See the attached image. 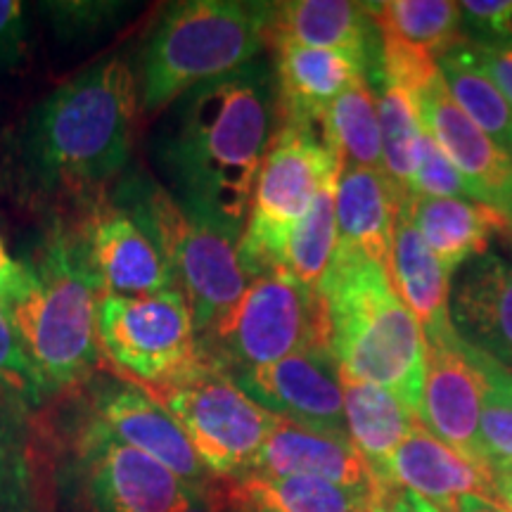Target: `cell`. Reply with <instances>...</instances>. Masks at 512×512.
Here are the masks:
<instances>
[{"label": "cell", "instance_id": "37", "mask_svg": "<svg viewBox=\"0 0 512 512\" xmlns=\"http://www.w3.org/2000/svg\"><path fill=\"white\" fill-rule=\"evenodd\" d=\"M34 458L38 456L31 408L22 399L0 389V470Z\"/></svg>", "mask_w": 512, "mask_h": 512}, {"label": "cell", "instance_id": "11", "mask_svg": "<svg viewBox=\"0 0 512 512\" xmlns=\"http://www.w3.org/2000/svg\"><path fill=\"white\" fill-rule=\"evenodd\" d=\"M72 465L93 512H185L197 494L93 413L76 430Z\"/></svg>", "mask_w": 512, "mask_h": 512}, {"label": "cell", "instance_id": "10", "mask_svg": "<svg viewBox=\"0 0 512 512\" xmlns=\"http://www.w3.org/2000/svg\"><path fill=\"white\" fill-rule=\"evenodd\" d=\"M98 347L117 375L147 392L181 380L202 361L188 299L176 287L143 297L102 294Z\"/></svg>", "mask_w": 512, "mask_h": 512}, {"label": "cell", "instance_id": "1", "mask_svg": "<svg viewBox=\"0 0 512 512\" xmlns=\"http://www.w3.org/2000/svg\"><path fill=\"white\" fill-rule=\"evenodd\" d=\"M273 119V72L254 60L181 95L155 138L157 166L174 200L235 242L273 143Z\"/></svg>", "mask_w": 512, "mask_h": 512}, {"label": "cell", "instance_id": "15", "mask_svg": "<svg viewBox=\"0 0 512 512\" xmlns=\"http://www.w3.org/2000/svg\"><path fill=\"white\" fill-rule=\"evenodd\" d=\"M425 389L420 425L470 463L486 465L482 453V380L467 356L458 332L446 339H427Z\"/></svg>", "mask_w": 512, "mask_h": 512}, {"label": "cell", "instance_id": "42", "mask_svg": "<svg viewBox=\"0 0 512 512\" xmlns=\"http://www.w3.org/2000/svg\"><path fill=\"white\" fill-rule=\"evenodd\" d=\"M373 512H441L434 508L432 503H427L425 498L413 494V491L401 489V486H387L380 501L373 508Z\"/></svg>", "mask_w": 512, "mask_h": 512}, {"label": "cell", "instance_id": "21", "mask_svg": "<svg viewBox=\"0 0 512 512\" xmlns=\"http://www.w3.org/2000/svg\"><path fill=\"white\" fill-rule=\"evenodd\" d=\"M401 197L384 171L363 166L342 169L335 188V252L366 256L389 268Z\"/></svg>", "mask_w": 512, "mask_h": 512}, {"label": "cell", "instance_id": "26", "mask_svg": "<svg viewBox=\"0 0 512 512\" xmlns=\"http://www.w3.org/2000/svg\"><path fill=\"white\" fill-rule=\"evenodd\" d=\"M342 387L344 418H347L351 444L382 477L387 460L406 441L420 418L406 403L382 387L351 380H342Z\"/></svg>", "mask_w": 512, "mask_h": 512}, {"label": "cell", "instance_id": "17", "mask_svg": "<svg viewBox=\"0 0 512 512\" xmlns=\"http://www.w3.org/2000/svg\"><path fill=\"white\" fill-rule=\"evenodd\" d=\"M451 323L467 347L512 373V261L486 252L456 273Z\"/></svg>", "mask_w": 512, "mask_h": 512}, {"label": "cell", "instance_id": "32", "mask_svg": "<svg viewBox=\"0 0 512 512\" xmlns=\"http://www.w3.org/2000/svg\"><path fill=\"white\" fill-rule=\"evenodd\" d=\"M465 351L482 380L479 437H482L484 460L494 475L512 470V373L467 344Z\"/></svg>", "mask_w": 512, "mask_h": 512}, {"label": "cell", "instance_id": "33", "mask_svg": "<svg viewBox=\"0 0 512 512\" xmlns=\"http://www.w3.org/2000/svg\"><path fill=\"white\" fill-rule=\"evenodd\" d=\"M131 5L110 0H67V3H41L38 10L64 38H88L117 27Z\"/></svg>", "mask_w": 512, "mask_h": 512}, {"label": "cell", "instance_id": "43", "mask_svg": "<svg viewBox=\"0 0 512 512\" xmlns=\"http://www.w3.org/2000/svg\"><path fill=\"white\" fill-rule=\"evenodd\" d=\"M226 510H230L226 484H219V479H216L209 489L197 491L195 498H192L190 508L185 512H226Z\"/></svg>", "mask_w": 512, "mask_h": 512}, {"label": "cell", "instance_id": "14", "mask_svg": "<svg viewBox=\"0 0 512 512\" xmlns=\"http://www.w3.org/2000/svg\"><path fill=\"white\" fill-rule=\"evenodd\" d=\"M413 100L422 126L456 166L472 200L496 209L512 226V157L453 102L441 72Z\"/></svg>", "mask_w": 512, "mask_h": 512}, {"label": "cell", "instance_id": "23", "mask_svg": "<svg viewBox=\"0 0 512 512\" xmlns=\"http://www.w3.org/2000/svg\"><path fill=\"white\" fill-rule=\"evenodd\" d=\"M401 202L448 275L489 252L494 235H512L510 221L477 200L403 195Z\"/></svg>", "mask_w": 512, "mask_h": 512}, {"label": "cell", "instance_id": "4", "mask_svg": "<svg viewBox=\"0 0 512 512\" xmlns=\"http://www.w3.org/2000/svg\"><path fill=\"white\" fill-rule=\"evenodd\" d=\"M318 294L328 309V342L342 380L387 389L418 415L427 344L418 318L396 294L389 268L335 252Z\"/></svg>", "mask_w": 512, "mask_h": 512}, {"label": "cell", "instance_id": "36", "mask_svg": "<svg viewBox=\"0 0 512 512\" xmlns=\"http://www.w3.org/2000/svg\"><path fill=\"white\" fill-rule=\"evenodd\" d=\"M0 389L22 399L31 411L46 401L36 368L31 366L17 332L12 330L3 302H0Z\"/></svg>", "mask_w": 512, "mask_h": 512}, {"label": "cell", "instance_id": "34", "mask_svg": "<svg viewBox=\"0 0 512 512\" xmlns=\"http://www.w3.org/2000/svg\"><path fill=\"white\" fill-rule=\"evenodd\" d=\"M377 67H380L377 76L411 95L422 91L439 74V62L432 53L387 34H380Z\"/></svg>", "mask_w": 512, "mask_h": 512}, {"label": "cell", "instance_id": "29", "mask_svg": "<svg viewBox=\"0 0 512 512\" xmlns=\"http://www.w3.org/2000/svg\"><path fill=\"white\" fill-rule=\"evenodd\" d=\"M380 34L427 50L434 57L465 43L463 12L451 0H382L366 3Z\"/></svg>", "mask_w": 512, "mask_h": 512}, {"label": "cell", "instance_id": "46", "mask_svg": "<svg viewBox=\"0 0 512 512\" xmlns=\"http://www.w3.org/2000/svg\"><path fill=\"white\" fill-rule=\"evenodd\" d=\"M456 512H508L503 510L496 501H489V498L482 496H463L458 501Z\"/></svg>", "mask_w": 512, "mask_h": 512}, {"label": "cell", "instance_id": "12", "mask_svg": "<svg viewBox=\"0 0 512 512\" xmlns=\"http://www.w3.org/2000/svg\"><path fill=\"white\" fill-rule=\"evenodd\" d=\"M230 377L249 399L275 418L349 439L342 373L330 347L299 351L283 361Z\"/></svg>", "mask_w": 512, "mask_h": 512}, {"label": "cell", "instance_id": "20", "mask_svg": "<svg viewBox=\"0 0 512 512\" xmlns=\"http://www.w3.org/2000/svg\"><path fill=\"white\" fill-rule=\"evenodd\" d=\"M245 477H316L347 486H387L347 437L278 418Z\"/></svg>", "mask_w": 512, "mask_h": 512}, {"label": "cell", "instance_id": "2", "mask_svg": "<svg viewBox=\"0 0 512 512\" xmlns=\"http://www.w3.org/2000/svg\"><path fill=\"white\" fill-rule=\"evenodd\" d=\"M19 268V283L3 306L48 399L91 380L100 363L98 306L105 285L79 223L55 221Z\"/></svg>", "mask_w": 512, "mask_h": 512}, {"label": "cell", "instance_id": "47", "mask_svg": "<svg viewBox=\"0 0 512 512\" xmlns=\"http://www.w3.org/2000/svg\"><path fill=\"white\" fill-rule=\"evenodd\" d=\"M245 512H273V510H266V508H249Z\"/></svg>", "mask_w": 512, "mask_h": 512}, {"label": "cell", "instance_id": "27", "mask_svg": "<svg viewBox=\"0 0 512 512\" xmlns=\"http://www.w3.org/2000/svg\"><path fill=\"white\" fill-rule=\"evenodd\" d=\"M320 138L339 159L342 169L363 166L382 171V138L375 91L368 76H358L339 93L320 119Z\"/></svg>", "mask_w": 512, "mask_h": 512}, {"label": "cell", "instance_id": "44", "mask_svg": "<svg viewBox=\"0 0 512 512\" xmlns=\"http://www.w3.org/2000/svg\"><path fill=\"white\" fill-rule=\"evenodd\" d=\"M19 275H22L19 261L12 259L8 249H5L3 238H0V302H5L12 294V290H15L19 283Z\"/></svg>", "mask_w": 512, "mask_h": 512}, {"label": "cell", "instance_id": "3", "mask_svg": "<svg viewBox=\"0 0 512 512\" xmlns=\"http://www.w3.org/2000/svg\"><path fill=\"white\" fill-rule=\"evenodd\" d=\"M138 83L119 57L62 83L31 112L22 164L43 190L102 195L126 169L138 114Z\"/></svg>", "mask_w": 512, "mask_h": 512}, {"label": "cell", "instance_id": "38", "mask_svg": "<svg viewBox=\"0 0 512 512\" xmlns=\"http://www.w3.org/2000/svg\"><path fill=\"white\" fill-rule=\"evenodd\" d=\"M0 512H50L38 458L0 470Z\"/></svg>", "mask_w": 512, "mask_h": 512}, {"label": "cell", "instance_id": "7", "mask_svg": "<svg viewBox=\"0 0 512 512\" xmlns=\"http://www.w3.org/2000/svg\"><path fill=\"white\" fill-rule=\"evenodd\" d=\"M328 309L318 287L285 271L254 278L238 304L200 337V351L226 375L283 361L299 351L330 347Z\"/></svg>", "mask_w": 512, "mask_h": 512}, {"label": "cell", "instance_id": "22", "mask_svg": "<svg viewBox=\"0 0 512 512\" xmlns=\"http://www.w3.org/2000/svg\"><path fill=\"white\" fill-rule=\"evenodd\" d=\"M389 278L401 302L418 318L425 342L456 335L451 323V275L422 240L403 202L394 221Z\"/></svg>", "mask_w": 512, "mask_h": 512}, {"label": "cell", "instance_id": "25", "mask_svg": "<svg viewBox=\"0 0 512 512\" xmlns=\"http://www.w3.org/2000/svg\"><path fill=\"white\" fill-rule=\"evenodd\" d=\"M230 510L273 512H373L387 486H347L316 477L223 479Z\"/></svg>", "mask_w": 512, "mask_h": 512}, {"label": "cell", "instance_id": "39", "mask_svg": "<svg viewBox=\"0 0 512 512\" xmlns=\"http://www.w3.org/2000/svg\"><path fill=\"white\" fill-rule=\"evenodd\" d=\"M463 29L475 43L508 46L512 43V0H467L460 3Z\"/></svg>", "mask_w": 512, "mask_h": 512}, {"label": "cell", "instance_id": "45", "mask_svg": "<svg viewBox=\"0 0 512 512\" xmlns=\"http://www.w3.org/2000/svg\"><path fill=\"white\" fill-rule=\"evenodd\" d=\"M494 484V501L501 505L503 510L512 512V470L496 472Z\"/></svg>", "mask_w": 512, "mask_h": 512}, {"label": "cell", "instance_id": "28", "mask_svg": "<svg viewBox=\"0 0 512 512\" xmlns=\"http://www.w3.org/2000/svg\"><path fill=\"white\" fill-rule=\"evenodd\" d=\"M439 72L453 102L475 126L512 157V105L498 91L472 55L470 43H460L439 57Z\"/></svg>", "mask_w": 512, "mask_h": 512}, {"label": "cell", "instance_id": "18", "mask_svg": "<svg viewBox=\"0 0 512 512\" xmlns=\"http://www.w3.org/2000/svg\"><path fill=\"white\" fill-rule=\"evenodd\" d=\"M275 50V112L280 126L313 128L332 100L344 93L368 64L342 50L311 48L299 43H273Z\"/></svg>", "mask_w": 512, "mask_h": 512}, {"label": "cell", "instance_id": "41", "mask_svg": "<svg viewBox=\"0 0 512 512\" xmlns=\"http://www.w3.org/2000/svg\"><path fill=\"white\" fill-rule=\"evenodd\" d=\"M472 55L482 72L496 83V88L512 105V43L508 46H489V43H470Z\"/></svg>", "mask_w": 512, "mask_h": 512}, {"label": "cell", "instance_id": "24", "mask_svg": "<svg viewBox=\"0 0 512 512\" xmlns=\"http://www.w3.org/2000/svg\"><path fill=\"white\" fill-rule=\"evenodd\" d=\"M375 22L366 3L347 0H292L273 3L268 41L342 50L370 67Z\"/></svg>", "mask_w": 512, "mask_h": 512}, {"label": "cell", "instance_id": "9", "mask_svg": "<svg viewBox=\"0 0 512 512\" xmlns=\"http://www.w3.org/2000/svg\"><path fill=\"white\" fill-rule=\"evenodd\" d=\"M150 394L178 420L197 458L216 479L245 477L278 422L204 356L181 380Z\"/></svg>", "mask_w": 512, "mask_h": 512}, {"label": "cell", "instance_id": "13", "mask_svg": "<svg viewBox=\"0 0 512 512\" xmlns=\"http://www.w3.org/2000/svg\"><path fill=\"white\" fill-rule=\"evenodd\" d=\"M91 413L124 444L174 472L190 491H204L216 482L178 420L140 384L121 375L102 377L91 389Z\"/></svg>", "mask_w": 512, "mask_h": 512}, {"label": "cell", "instance_id": "5", "mask_svg": "<svg viewBox=\"0 0 512 512\" xmlns=\"http://www.w3.org/2000/svg\"><path fill=\"white\" fill-rule=\"evenodd\" d=\"M271 15L273 3L245 0L171 5L140 57V110H169L192 88L252 64L268 43Z\"/></svg>", "mask_w": 512, "mask_h": 512}, {"label": "cell", "instance_id": "19", "mask_svg": "<svg viewBox=\"0 0 512 512\" xmlns=\"http://www.w3.org/2000/svg\"><path fill=\"white\" fill-rule=\"evenodd\" d=\"M384 482L413 491L441 512H456L463 496L494 501V472L470 463L425 427L415 425L382 470Z\"/></svg>", "mask_w": 512, "mask_h": 512}, {"label": "cell", "instance_id": "35", "mask_svg": "<svg viewBox=\"0 0 512 512\" xmlns=\"http://www.w3.org/2000/svg\"><path fill=\"white\" fill-rule=\"evenodd\" d=\"M408 195L472 200L465 181L458 174V169L451 164V159L444 155V150L437 145V140L427 133L425 126H422L418 157H415Z\"/></svg>", "mask_w": 512, "mask_h": 512}, {"label": "cell", "instance_id": "31", "mask_svg": "<svg viewBox=\"0 0 512 512\" xmlns=\"http://www.w3.org/2000/svg\"><path fill=\"white\" fill-rule=\"evenodd\" d=\"M335 188L337 178L318 192L311 211L294 228L292 238L285 247L283 266H280V271H285L294 280L309 287H318L337 249Z\"/></svg>", "mask_w": 512, "mask_h": 512}, {"label": "cell", "instance_id": "30", "mask_svg": "<svg viewBox=\"0 0 512 512\" xmlns=\"http://www.w3.org/2000/svg\"><path fill=\"white\" fill-rule=\"evenodd\" d=\"M377 121L382 138V171L401 195H408L422 136L420 110L413 95L377 76Z\"/></svg>", "mask_w": 512, "mask_h": 512}, {"label": "cell", "instance_id": "8", "mask_svg": "<svg viewBox=\"0 0 512 512\" xmlns=\"http://www.w3.org/2000/svg\"><path fill=\"white\" fill-rule=\"evenodd\" d=\"M342 174V164L320 131L280 126L256 178L245 233L238 242L249 280L280 271L294 228L309 214L318 192Z\"/></svg>", "mask_w": 512, "mask_h": 512}, {"label": "cell", "instance_id": "40", "mask_svg": "<svg viewBox=\"0 0 512 512\" xmlns=\"http://www.w3.org/2000/svg\"><path fill=\"white\" fill-rule=\"evenodd\" d=\"M27 57V15L19 0H0V69L17 72Z\"/></svg>", "mask_w": 512, "mask_h": 512}, {"label": "cell", "instance_id": "16", "mask_svg": "<svg viewBox=\"0 0 512 512\" xmlns=\"http://www.w3.org/2000/svg\"><path fill=\"white\" fill-rule=\"evenodd\" d=\"M79 228L105 294L143 297L176 287L155 242L126 209L105 200V192L93 197Z\"/></svg>", "mask_w": 512, "mask_h": 512}, {"label": "cell", "instance_id": "6", "mask_svg": "<svg viewBox=\"0 0 512 512\" xmlns=\"http://www.w3.org/2000/svg\"><path fill=\"white\" fill-rule=\"evenodd\" d=\"M110 200L126 209L155 242L176 290L188 299L197 339L207 335L252 283L240 264L238 242L188 214L152 178L126 176Z\"/></svg>", "mask_w": 512, "mask_h": 512}]
</instances>
